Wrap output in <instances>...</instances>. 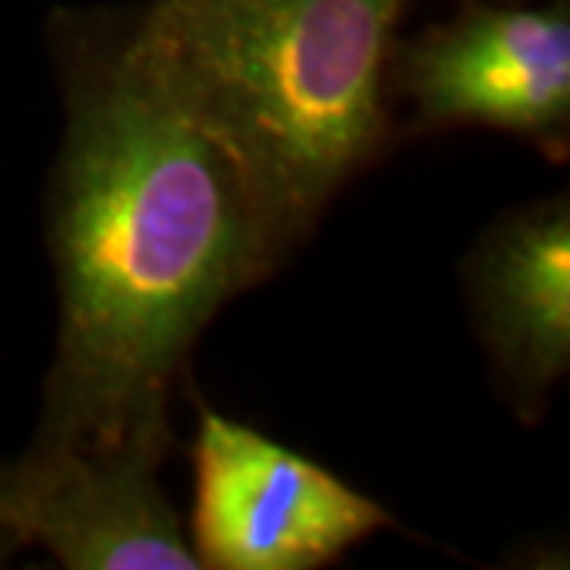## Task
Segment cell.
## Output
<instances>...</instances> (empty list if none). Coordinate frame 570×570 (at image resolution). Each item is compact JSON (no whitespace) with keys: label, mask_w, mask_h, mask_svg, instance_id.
Listing matches in <instances>:
<instances>
[{"label":"cell","mask_w":570,"mask_h":570,"mask_svg":"<svg viewBox=\"0 0 570 570\" xmlns=\"http://www.w3.org/2000/svg\"><path fill=\"white\" fill-rule=\"evenodd\" d=\"M48 206L61 330L39 438L168 450V390L206 321L279 264L242 175L124 22L58 29Z\"/></svg>","instance_id":"cell-1"},{"label":"cell","mask_w":570,"mask_h":570,"mask_svg":"<svg viewBox=\"0 0 570 570\" xmlns=\"http://www.w3.org/2000/svg\"><path fill=\"white\" fill-rule=\"evenodd\" d=\"M406 0H153L127 36L242 175L285 254L387 130Z\"/></svg>","instance_id":"cell-2"},{"label":"cell","mask_w":570,"mask_h":570,"mask_svg":"<svg viewBox=\"0 0 570 570\" xmlns=\"http://www.w3.org/2000/svg\"><path fill=\"white\" fill-rule=\"evenodd\" d=\"M194 475L190 549L200 568L311 570L393 527L333 472L216 412L200 415Z\"/></svg>","instance_id":"cell-3"},{"label":"cell","mask_w":570,"mask_h":570,"mask_svg":"<svg viewBox=\"0 0 570 570\" xmlns=\"http://www.w3.org/2000/svg\"><path fill=\"white\" fill-rule=\"evenodd\" d=\"M163 453L39 438L0 463V564L48 551L70 570H197L159 489Z\"/></svg>","instance_id":"cell-4"},{"label":"cell","mask_w":570,"mask_h":570,"mask_svg":"<svg viewBox=\"0 0 570 570\" xmlns=\"http://www.w3.org/2000/svg\"><path fill=\"white\" fill-rule=\"evenodd\" d=\"M396 82L419 127L485 124L561 149L570 124L568 0L472 7L403 48Z\"/></svg>","instance_id":"cell-5"},{"label":"cell","mask_w":570,"mask_h":570,"mask_svg":"<svg viewBox=\"0 0 570 570\" xmlns=\"http://www.w3.org/2000/svg\"><path fill=\"white\" fill-rule=\"evenodd\" d=\"M472 305L482 343L513 409L535 422L570 365L568 197L510 216L472 264Z\"/></svg>","instance_id":"cell-6"}]
</instances>
